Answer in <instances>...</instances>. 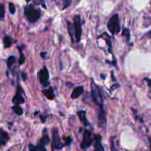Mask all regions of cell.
I'll return each mask as SVG.
<instances>
[{
	"label": "cell",
	"mask_w": 151,
	"mask_h": 151,
	"mask_svg": "<svg viewBox=\"0 0 151 151\" xmlns=\"http://www.w3.org/2000/svg\"><path fill=\"white\" fill-rule=\"evenodd\" d=\"M80 16L79 15H75L74 17V27L75 31V40L77 42L80 41L82 35L81 22H80Z\"/></svg>",
	"instance_id": "obj_7"
},
{
	"label": "cell",
	"mask_w": 151,
	"mask_h": 151,
	"mask_svg": "<svg viewBox=\"0 0 151 151\" xmlns=\"http://www.w3.org/2000/svg\"><path fill=\"white\" fill-rule=\"evenodd\" d=\"M111 77H112V80H114V81H115L116 80V79H115V77H114V72H111Z\"/></svg>",
	"instance_id": "obj_34"
},
{
	"label": "cell",
	"mask_w": 151,
	"mask_h": 151,
	"mask_svg": "<svg viewBox=\"0 0 151 151\" xmlns=\"http://www.w3.org/2000/svg\"><path fill=\"white\" fill-rule=\"evenodd\" d=\"M118 86H119V84H114V85H113L111 86V90L113 91L114 89H115L116 88H117Z\"/></svg>",
	"instance_id": "obj_32"
},
{
	"label": "cell",
	"mask_w": 151,
	"mask_h": 151,
	"mask_svg": "<svg viewBox=\"0 0 151 151\" xmlns=\"http://www.w3.org/2000/svg\"><path fill=\"white\" fill-rule=\"evenodd\" d=\"M94 151H105L103 144H102V137L100 135L96 134L94 137Z\"/></svg>",
	"instance_id": "obj_10"
},
{
	"label": "cell",
	"mask_w": 151,
	"mask_h": 151,
	"mask_svg": "<svg viewBox=\"0 0 151 151\" xmlns=\"http://www.w3.org/2000/svg\"><path fill=\"white\" fill-rule=\"evenodd\" d=\"M91 96H92L93 100L95 102V103L97 105H99L100 108L103 107V97L101 91H100V87L93 80L91 81Z\"/></svg>",
	"instance_id": "obj_2"
},
{
	"label": "cell",
	"mask_w": 151,
	"mask_h": 151,
	"mask_svg": "<svg viewBox=\"0 0 151 151\" xmlns=\"http://www.w3.org/2000/svg\"><path fill=\"white\" fill-rule=\"evenodd\" d=\"M21 77H22L24 81H25V80H27V75L25 72H21Z\"/></svg>",
	"instance_id": "obj_30"
},
{
	"label": "cell",
	"mask_w": 151,
	"mask_h": 151,
	"mask_svg": "<svg viewBox=\"0 0 151 151\" xmlns=\"http://www.w3.org/2000/svg\"><path fill=\"white\" fill-rule=\"evenodd\" d=\"M52 151H55V150H61L65 144H63L59 136L58 130L57 128H54L52 130Z\"/></svg>",
	"instance_id": "obj_5"
},
{
	"label": "cell",
	"mask_w": 151,
	"mask_h": 151,
	"mask_svg": "<svg viewBox=\"0 0 151 151\" xmlns=\"http://www.w3.org/2000/svg\"><path fill=\"white\" fill-rule=\"evenodd\" d=\"M16 57L15 56H13V55H12V56H10L8 58H7V66L8 69H11V67H12V66L13 65V64L16 63Z\"/></svg>",
	"instance_id": "obj_20"
},
{
	"label": "cell",
	"mask_w": 151,
	"mask_h": 151,
	"mask_svg": "<svg viewBox=\"0 0 151 151\" xmlns=\"http://www.w3.org/2000/svg\"><path fill=\"white\" fill-rule=\"evenodd\" d=\"M9 139L10 137L9 135H8V133L5 131L2 132V134L0 135V148L7 143V142L9 140Z\"/></svg>",
	"instance_id": "obj_15"
},
{
	"label": "cell",
	"mask_w": 151,
	"mask_h": 151,
	"mask_svg": "<svg viewBox=\"0 0 151 151\" xmlns=\"http://www.w3.org/2000/svg\"><path fill=\"white\" fill-rule=\"evenodd\" d=\"M9 11L11 14H14L16 13V7H15V5L12 2L9 3Z\"/></svg>",
	"instance_id": "obj_26"
},
{
	"label": "cell",
	"mask_w": 151,
	"mask_h": 151,
	"mask_svg": "<svg viewBox=\"0 0 151 151\" xmlns=\"http://www.w3.org/2000/svg\"><path fill=\"white\" fill-rule=\"evenodd\" d=\"M3 131H4V130H2V128H0V135H1V134H2V132H3Z\"/></svg>",
	"instance_id": "obj_36"
},
{
	"label": "cell",
	"mask_w": 151,
	"mask_h": 151,
	"mask_svg": "<svg viewBox=\"0 0 151 151\" xmlns=\"http://www.w3.org/2000/svg\"><path fill=\"white\" fill-rule=\"evenodd\" d=\"M22 93H24L23 89H21V85L19 83L17 84V87H16V94L13 98L12 102L14 105H19V104H22L25 103V98H24Z\"/></svg>",
	"instance_id": "obj_8"
},
{
	"label": "cell",
	"mask_w": 151,
	"mask_h": 151,
	"mask_svg": "<svg viewBox=\"0 0 151 151\" xmlns=\"http://www.w3.org/2000/svg\"><path fill=\"white\" fill-rule=\"evenodd\" d=\"M77 115H78L82 123L84 125V126H88L89 122H88V119L86 118V111L85 110L79 111H77Z\"/></svg>",
	"instance_id": "obj_14"
},
{
	"label": "cell",
	"mask_w": 151,
	"mask_h": 151,
	"mask_svg": "<svg viewBox=\"0 0 151 151\" xmlns=\"http://www.w3.org/2000/svg\"><path fill=\"white\" fill-rule=\"evenodd\" d=\"M72 0H64V7L63 9H66L67 7H70L71 5Z\"/></svg>",
	"instance_id": "obj_24"
},
{
	"label": "cell",
	"mask_w": 151,
	"mask_h": 151,
	"mask_svg": "<svg viewBox=\"0 0 151 151\" xmlns=\"http://www.w3.org/2000/svg\"><path fill=\"white\" fill-rule=\"evenodd\" d=\"M12 109L15 114H17L18 116H21L24 113V111L23 109H22V108H21V106H19V105H14L12 107Z\"/></svg>",
	"instance_id": "obj_19"
},
{
	"label": "cell",
	"mask_w": 151,
	"mask_h": 151,
	"mask_svg": "<svg viewBox=\"0 0 151 151\" xmlns=\"http://www.w3.org/2000/svg\"><path fill=\"white\" fill-rule=\"evenodd\" d=\"M50 139L47 135H44L40 139L39 142L37 145H33L32 144H29L28 148L30 151H47L45 148V146L50 143Z\"/></svg>",
	"instance_id": "obj_3"
},
{
	"label": "cell",
	"mask_w": 151,
	"mask_h": 151,
	"mask_svg": "<svg viewBox=\"0 0 151 151\" xmlns=\"http://www.w3.org/2000/svg\"><path fill=\"white\" fill-rule=\"evenodd\" d=\"M25 15L30 22H36L40 19L41 13L32 5H27L25 7Z\"/></svg>",
	"instance_id": "obj_1"
},
{
	"label": "cell",
	"mask_w": 151,
	"mask_h": 151,
	"mask_svg": "<svg viewBox=\"0 0 151 151\" xmlns=\"http://www.w3.org/2000/svg\"><path fill=\"white\" fill-rule=\"evenodd\" d=\"M83 91H84L83 86H82V85L77 86V87H76L74 90H73L72 93L71 94V97L72 98V99H77V98H78L83 93Z\"/></svg>",
	"instance_id": "obj_12"
},
{
	"label": "cell",
	"mask_w": 151,
	"mask_h": 151,
	"mask_svg": "<svg viewBox=\"0 0 151 151\" xmlns=\"http://www.w3.org/2000/svg\"><path fill=\"white\" fill-rule=\"evenodd\" d=\"M123 36H125L128 40L130 39V30L128 28H125L123 31Z\"/></svg>",
	"instance_id": "obj_23"
},
{
	"label": "cell",
	"mask_w": 151,
	"mask_h": 151,
	"mask_svg": "<svg viewBox=\"0 0 151 151\" xmlns=\"http://www.w3.org/2000/svg\"><path fill=\"white\" fill-rule=\"evenodd\" d=\"M3 43L5 48H9L13 44V38L8 36H6L3 38Z\"/></svg>",
	"instance_id": "obj_17"
},
{
	"label": "cell",
	"mask_w": 151,
	"mask_h": 151,
	"mask_svg": "<svg viewBox=\"0 0 151 151\" xmlns=\"http://www.w3.org/2000/svg\"><path fill=\"white\" fill-rule=\"evenodd\" d=\"M144 80L147 81V83H148V86H149V88L150 89V90H151V79L145 78Z\"/></svg>",
	"instance_id": "obj_29"
},
{
	"label": "cell",
	"mask_w": 151,
	"mask_h": 151,
	"mask_svg": "<svg viewBox=\"0 0 151 151\" xmlns=\"http://www.w3.org/2000/svg\"><path fill=\"white\" fill-rule=\"evenodd\" d=\"M18 49L19 50V53H20L19 59V65H22L25 61V55H24L23 52H22V50H21V47H18Z\"/></svg>",
	"instance_id": "obj_21"
},
{
	"label": "cell",
	"mask_w": 151,
	"mask_h": 151,
	"mask_svg": "<svg viewBox=\"0 0 151 151\" xmlns=\"http://www.w3.org/2000/svg\"><path fill=\"white\" fill-rule=\"evenodd\" d=\"M108 29L111 32V34L115 35L118 33L120 30V25H119V20L118 14H114L111 16L108 22Z\"/></svg>",
	"instance_id": "obj_4"
},
{
	"label": "cell",
	"mask_w": 151,
	"mask_h": 151,
	"mask_svg": "<svg viewBox=\"0 0 151 151\" xmlns=\"http://www.w3.org/2000/svg\"><path fill=\"white\" fill-rule=\"evenodd\" d=\"M98 120H99V126L103 127L106 123V117H105V113L103 107H101L99 110L98 113Z\"/></svg>",
	"instance_id": "obj_11"
},
{
	"label": "cell",
	"mask_w": 151,
	"mask_h": 151,
	"mask_svg": "<svg viewBox=\"0 0 151 151\" xmlns=\"http://www.w3.org/2000/svg\"><path fill=\"white\" fill-rule=\"evenodd\" d=\"M5 9L4 5H0V20L3 21L5 19Z\"/></svg>",
	"instance_id": "obj_22"
},
{
	"label": "cell",
	"mask_w": 151,
	"mask_h": 151,
	"mask_svg": "<svg viewBox=\"0 0 151 151\" xmlns=\"http://www.w3.org/2000/svg\"><path fill=\"white\" fill-rule=\"evenodd\" d=\"M105 77H106V76H105V75H101V78L103 79V80H105Z\"/></svg>",
	"instance_id": "obj_35"
},
{
	"label": "cell",
	"mask_w": 151,
	"mask_h": 151,
	"mask_svg": "<svg viewBox=\"0 0 151 151\" xmlns=\"http://www.w3.org/2000/svg\"><path fill=\"white\" fill-rule=\"evenodd\" d=\"M66 25H67V30L69 34H70V37L72 38V42H75V27L74 25L70 23L69 21H66Z\"/></svg>",
	"instance_id": "obj_13"
},
{
	"label": "cell",
	"mask_w": 151,
	"mask_h": 151,
	"mask_svg": "<svg viewBox=\"0 0 151 151\" xmlns=\"http://www.w3.org/2000/svg\"><path fill=\"white\" fill-rule=\"evenodd\" d=\"M30 1H31V0H26V2H30Z\"/></svg>",
	"instance_id": "obj_37"
},
{
	"label": "cell",
	"mask_w": 151,
	"mask_h": 151,
	"mask_svg": "<svg viewBox=\"0 0 151 151\" xmlns=\"http://www.w3.org/2000/svg\"><path fill=\"white\" fill-rule=\"evenodd\" d=\"M115 139V137H112L111 139V151L115 150V148H114V139Z\"/></svg>",
	"instance_id": "obj_28"
},
{
	"label": "cell",
	"mask_w": 151,
	"mask_h": 151,
	"mask_svg": "<svg viewBox=\"0 0 151 151\" xmlns=\"http://www.w3.org/2000/svg\"><path fill=\"white\" fill-rule=\"evenodd\" d=\"M42 92L46 97L48 98L49 100H53L54 98H55V94H54L53 89H52V88L44 89V90L42 91Z\"/></svg>",
	"instance_id": "obj_16"
},
{
	"label": "cell",
	"mask_w": 151,
	"mask_h": 151,
	"mask_svg": "<svg viewBox=\"0 0 151 151\" xmlns=\"http://www.w3.org/2000/svg\"><path fill=\"white\" fill-rule=\"evenodd\" d=\"M34 3L36 4V5H41L44 9H46V6L45 5V3L44 2V0H35V1H34Z\"/></svg>",
	"instance_id": "obj_27"
},
{
	"label": "cell",
	"mask_w": 151,
	"mask_h": 151,
	"mask_svg": "<svg viewBox=\"0 0 151 151\" xmlns=\"http://www.w3.org/2000/svg\"><path fill=\"white\" fill-rule=\"evenodd\" d=\"M94 142V139L92 138L91 132L89 130H85L83 134V142L80 144V148L82 149H86L89 148Z\"/></svg>",
	"instance_id": "obj_6"
},
{
	"label": "cell",
	"mask_w": 151,
	"mask_h": 151,
	"mask_svg": "<svg viewBox=\"0 0 151 151\" xmlns=\"http://www.w3.org/2000/svg\"><path fill=\"white\" fill-rule=\"evenodd\" d=\"M103 36H105V41L106 42L107 45H108V47H109V51L110 53H111V48H112V44H111V40L110 36H109L106 32H103L102 34Z\"/></svg>",
	"instance_id": "obj_18"
},
{
	"label": "cell",
	"mask_w": 151,
	"mask_h": 151,
	"mask_svg": "<svg viewBox=\"0 0 151 151\" xmlns=\"http://www.w3.org/2000/svg\"><path fill=\"white\" fill-rule=\"evenodd\" d=\"M64 140L65 142V146H69L71 144L72 142V139L70 136L68 137H64Z\"/></svg>",
	"instance_id": "obj_25"
},
{
	"label": "cell",
	"mask_w": 151,
	"mask_h": 151,
	"mask_svg": "<svg viewBox=\"0 0 151 151\" xmlns=\"http://www.w3.org/2000/svg\"><path fill=\"white\" fill-rule=\"evenodd\" d=\"M40 119H41L42 123H45V122H46V117H44V116L43 115L40 116Z\"/></svg>",
	"instance_id": "obj_31"
},
{
	"label": "cell",
	"mask_w": 151,
	"mask_h": 151,
	"mask_svg": "<svg viewBox=\"0 0 151 151\" xmlns=\"http://www.w3.org/2000/svg\"><path fill=\"white\" fill-rule=\"evenodd\" d=\"M46 52H41V56L44 59L46 58H45V56H46Z\"/></svg>",
	"instance_id": "obj_33"
},
{
	"label": "cell",
	"mask_w": 151,
	"mask_h": 151,
	"mask_svg": "<svg viewBox=\"0 0 151 151\" xmlns=\"http://www.w3.org/2000/svg\"><path fill=\"white\" fill-rule=\"evenodd\" d=\"M38 77H39V81L43 85L46 86L50 84L49 78H50V74H49L48 70L46 67H44L42 70H40L39 74H38Z\"/></svg>",
	"instance_id": "obj_9"
}]
</instances>
